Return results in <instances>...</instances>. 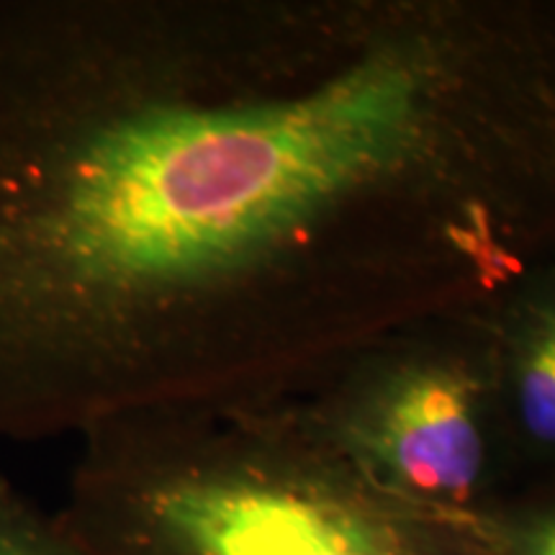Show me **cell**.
Returning a JSON list of instances; mask_svg holds the SVG:
<instances>
[{
	"instance_id": "1",
	"label": "cell",
	"mask_w": 555,
	"mask_h": 555,
	"mask_svg": "<svg viewBox=\"0 0 555 555\" xmlns=\"http://www.w3.org/2000/svg\"><path fill=\"white\" fill-rule=\"evenodd\" d=\"M57 515L82 555H489L476 522L401 499L301 399L103 422Z\"/></svg>"
},
{
	"instance_id": "2",
	"label": "cell",
	"mask_w": 555,
	"mask_h": 555,
	"mask_svg": "<svg viewBox=\"0 0 555 555\" xmlns=\"http://www.w3.org/2000/svg\"><path fill=\"white\" fill-rule=\"evenodd\" d=\"M486 307L409 324L301 399L378 486L468 522L515 486Z\"/></svg>"
},
{
	"instance_id": "3",
	"label": "cell",
	"mask_w": 555,
	"mask_h": 555,
	"mask_svg": "<svg viewBox=\"0 0 555 555\" xmlns=\"http://www.w3.org/2000/svg\"><path fill=\"white\" fill-rule=\"evenodd\" d=\"M486 311L512 478L519 486L555 476V260L527 273Z\"/></svg>"
},
{
	"instance_id": "4",
	"label": "cell",
	"mask_w": 555,
	"mask_h": 555,
	"mask_svg": "<svg viewBox=\"0 0 555 555\" xmlns=\"http://www.w3.org/2000/svg\"><path fill=\"white\" fill-rule=\"evenodd\" d=\"M476 525L489 555H555V476L509 489Z\"/></svg>"
},
{
	"instance_id": "5",
	"label": "cell",
	"mask_w": 555,
	"mask_h": 555,
	"mask_svg": "<svg viewBox=\"0 0 555 555\" xmlns=\"http://www.w3.org/2000/svg\"><path fill=\"white\" fill-rule=\"evenodd\" d=\"M0 555H82L57 512H44L0 474Z\"/></svg>"
}]
</instances>
